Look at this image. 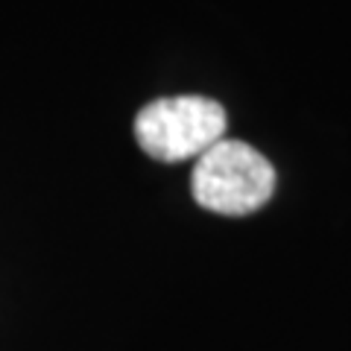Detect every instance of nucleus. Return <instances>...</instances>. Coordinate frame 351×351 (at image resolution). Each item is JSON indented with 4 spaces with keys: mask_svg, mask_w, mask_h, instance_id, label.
Returning a JSON list of instances; mask_svg holds the SVG:
<instances>
[{
    "mask_svg": "<svg viewBox=\"0 0 351 351\" xmlns=\"http://www.w3.org/2000/svg\"><path fill=\"white\" fill-rule=\"evenodd\" d=\"M226 108L208 97H164L135 117L138 147L156 161H188L205 156L226 138Z\"/></svg>",
    "mask_w": 351,
    "mask_h": 351,
    "instance_id": "2",
    "label": "nucleus"
},
{
    "mask_svg": "<svg viewBox=\"0 0 351 351\" xmlns=\"http://www.w3.org/2000/svg\"><path fill=\"white\" fill-rule=\"evenodd\" d=\"M191 191L205 211L246 217L269 202L276 191V170L255 147L223 138L196 161Z\"/></svg>",
    "mask_w": 351,
    "mask_h": 351,
    "instance_id": "1",
    "label": "nucleus"
}]
</instances>
